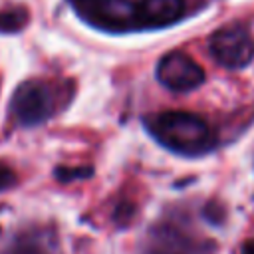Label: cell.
<instances>
[{"mask_svg": "<svg viewBox=\"0 0 254 254\" xmlns=\"http://www.w3.org/2000/svg\"><path fill=\"white\" fill-rule=\"evenodd\" d=\"M143 123L161 147L179 155H202L214 145L208 123L190 111H161L147 115Z\"/></svg>", "mask_w": 254, "mask_h": 254, "instance_id": "cell-1", "label": "cell"}, {"mask_svg": "<svg viewBox=\"0 0 254 254\" xmlns=\"http://www.w3.org/2000/svg\"><path fill=\"white\" fill-rule=\"evenodd\" d=\"M58 111V95L48 81L26 79L22 81L10 99V115L22 127H36L46 123Z\"/></svg>", "mask_w": 254, "mask_h": 254, "instance_id": "cell-2", "label": "cell"}, {"mask_svg": "<svg viewBox=\"0 0 254 254\" xmlns=\"http://www.w3.org/2000/svg\"><path fill=\"white\" fill-rule=\"evenodd\" d=\"M210 56L226 69H242L254 60V36L242 24H226L208 40Z\"/></svg>", "mask_w": 254, "mask_h": 254, "instance_id": "cell-3", "label": "cell"}, {"mask_svg": "<svg viewBox=\"0 0 254 254\" xmlns=\"http://www.w3.org/2000/svg\"><path fill=\"white\" fill-rule=\"evenodd\" d=\"M75 12L93 26L105 30H131L139 26L133 0H71Z\"/></svg>", "mask_w": 254, "mask_h": 254, "instance_id": "cell-4", "label": "cell"}, {"mask_svg": "<svg viewBox=\"0 0 254 254\" xmlns=\"http://www.w3.org/2000/svg\"><path fill=\"white\" fill-rule=\"evenodd\" d=\"M159 83L171 91H192L204 83V69L185 52L165 54L155 67Z\"/></svg>", "mask_w": 254, "mask_h": 254, "instance_id": "cell-5", "label": "cell"}, {"mask_svg": "<svg viewBox=\"0 0 254 254\" xmlns=\"http://www.w3.org/2000/svg\"><path fill=\"white\" fill-rule=\"evenodd\" d=\"M8 254H60L58 234L44 226L20 230L12 240Z\"/></svg>", "mask_w": 254, "mask_h": 254, "instance_id": "cell-6", "label": "cell"}, {"mask_svg": "<svg viewBox=\"0 0 254 254\" xmlns=\"http://www.w3.org/2000/svg\"><path fill=\"white\" fill-rule=\"evenodd\" d=\"M185 12V0H141L137 4L139 26L163 28L175 24Z\"/></svg>", "mask_w": 254, "mask_h": 254, "instance_id": "cell-7", "label": "cell"}, {"mask_svg": "<svg viewBox=\"0 0 254 254\" xmlns=\"http://www.w3.org/2000/svg\"><path fill=\"white\" fill-rule=\"evenodd\" d=\"M28 8L26 6H10L0 10V34H16L28 24Z\"/></svg>", "mask_w": 254, "mask_h": 254, "instance_id": "cell-8", "label": "cell"}, {"mask_svg": "<svg viewBox=\"0 0 254 254\" xmlns=\"http://www.w3.org/2000/svg\"><path fill=\"white\" fill-rule=\"evenodd\" d=\"M93 175V169L87 165H81V167H58L54 171V177L62 183H69V181H79V179H87Z\"/></svg>", "mask_w": 254, "mask_h": 254, "instance_id": "cell-9", "label": "cell"}, {"mask_svg": "<svg viewBox=\"0 0 254 254\" xmlns=\"http://www.w3.org/2000/svg\"><path fill=\"white\" fill-rule=\"evenodd\" d=\"M16 181H18V179H16V173H14L8 165L0 163V192L12 189V187L16 185Z\"/></svg>", "mask_w": 254, "mask_h": 254, "instance_id": "cell-10", "label": "cell"}, {"mask_svg": "<svg viewBox=\"0 0 254 254\" xmlns=\"http://www.w3.org/2000/svg\"><path fill=\"white\" fill-rule=\"evenodd\" d=\"M240 254H254V238L242 244V250H240Z\"/></svg>", "mask_w": 254, "mask_h": 254, "instance_id": "cell-11", "label": "cell"}, {"mask_svg": "<svg viewBox=\"0 0 254 254\" xmlns=\"http://www.w3.org/2000/svg\"><path fill=\"white\" fill-rule=\"evenodd\" d=\"M143 254H177V252H173V250H167V248H149V250H145Z\"/></svg>", "mask_w": 254, "mask_h": 254, "instance_id": "cell-12", "label": "cell"}]
</instances>
